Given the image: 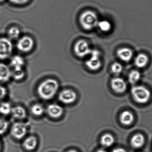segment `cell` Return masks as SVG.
<instances>
[{
    "instance_id": "6da1fadb",
    "label": "cell",
    "mask_w": 152,
    "mask_h": 152,
    "mask_svg": "<svg viewBox=\"0 0 152 152\" xmlns=\"http://www.w3.org/2000/svg\"><path fill=\"white\" fill-rule=\"evenodd\" d=\"M59 88V84L56 80L47 79L39 85L37 89L39 96L44 100H49L56 94Z\"/></svg>"
},
{
    "instance_id": "7a4b0ae2",
    "label": "cell",
    "mask_w": 152,
    "mask_h": 152,
    "mask_svg": "<svg viewBox=\"0 0 152 152\" xmlns=\"http://www.w3.org/2000/svg\"><path fill=\"white\" fill-rule=\"evenodd\" d=\"M80 24L84 30L91 31L97 26L99 20L96 13L91 10L83 12L79 18Z\"/></svg>"
},
{
    "instance_id": "3957f363",
    "label": "cell",
    "mask_w": 152,
    "mask_h": 152,
    "mask_svg": "<svg viewBox=\"0 0 152 152\" xmlns=\"http://www.w3.org/2000/svg\"><path fill=\"white\" fill-rule=\"evenodd\" d=\"M131 94L134 101L140 104L147 103L151 97L149 90L141 85L133 86L131 89Z\"/></svg>"
},
{
    "instance_id": "277c9868",
    "label": "cell",
    "mask_w": 152,
    "mask_h": 152,
    "mask_svg": "<svg viewBox=\"0 0 152 152\" xmlns=\"http://www.w3.org/2000/svg\"><path fill=\"white\" fill-rule=\"evenodd\" d=\"M13 45L10 39L0 38V59H6L12 55Z\"/></svg>"
},
{
    "instance_id": "5b68a950",
    "label": "cell",
    "mask_w": 152,
    "mask_h": 152,
    "mask_svg": "<svg viewBox=\"0 0 152 152\" xmlns=\"http://www.w3.org/2000/svg\"><path fill=\"white\" fill-rule=\"evenodd\" d=\"M74 51L76 56L80 58H83L90 55L91 50L86 41L81 39L75 42L74 47Z\"/></svg>"
},
{
    "instance_id": "8992f818",
    "label": "cell",
    "mask_w": 152,
    "mask_h": 152,
    "mask_svg": "<svg viewBox=\"0 0 152 152\" xmlns=\"http://www.w3.org/2000/svg\"><path fill=\"white\" fill-rule=\"evenodd\" d=\"M90 55L91 57L86 62V65L88 69L92 71H96L101 66L99 59L100 53L96 50H91Z\"/></svg>"
},
{
    "instance_id": "52a82bcc",
    "label": "cell",
    "mask_w": 152,
    "mask_h": 152,
    "mask_svg": "<svg viewBox=\"0 0 152 152\" xmlns=\"http://www.w3.org/2000/svg\"><path fill=\"white\" fill-rule=\"evenodd\" d=\"M34 43L32 38L25 36L19 39L17 43V48L21 52L28 53L33 48Z\"/></svg>"
},
{
    "instance_id": "ba28073f",
    "label": "cell",
    "mask_w": 152,
    "mask_h": 152,
    "mask_svg": "<svg viewBox=\"0 0 152 152\" xmlns=\"http://www.w3.org/2000/svg\"><path fill=\"white\" fill-rule=\"evenodd\" d=\"M77 97V94L75 91L72 89H65L59 93L58 99L62 103L69 104L75 102Z\"/></svg>"
},
{
    "instance_id": "9c48e42d",
    "label": "cell",
    "mask_w": 152,
    "mask_h": 152,
    "mask_svg": "<svg viewBox=\"0 0 152 152\" xmlns=\"http://www.w3.org/2000/svg\"><path fill=\"white\" fill-rule=\"evenodd\" d=\"M26 133L27 128L24 124L17 122L13 124L11 130V133L15 138L21 139L25 136Z\"/></svg>"
},
{
    "instance_id": "30bf717a",
    "label": "cell",
    "mask_w": 152,
    "mask_h": 152,
    "mask_svg": "<svg viewBox=\"0 0 152 152\" xmlns=\"http://www.w3.org/2000/svg\"><path fill=\"white\" fill-rule=\"evenodd\" d=\"M112 89L117 93H122L126 91L127 84L125 81L119 77L113 78L111 81Z\"/></svg>"
},
{
    "instance_id": "8fae6325",
    "label": "cell",
    "mask_w": 152,
    "mask_h": 152,
    "mask_svg": "<svg viewBox=\"0 0 152 152\" xmlns=\"http://www.w3.org/2000/svg\"><path fill=\"white\" fill-rule=\"evenodd\" d=\"M47 111L49 115L53 118H58L61 117L64 113L62 107L55 104H50L47 107Z\"/></svg>"
},
{
    "instance_id": "7c38bea8",
    "label": "cell",
    "mask_w": 152,
    "mask_h": 152,
    "mask_svg": "<svg viewBox=\"0 0 152 152\" xmlns=\"http://www.w3.org/2000/svg\"><path fill=\"white\" fill-rule=\"evenodd\" d=\"M11 76V72L9 67L3 63H0V82L8 81Z\"/></svg>"
},
{
    "instance_id": "4fadbf2b",
    "label": "cell",
    "mask_w": 152,
    "mask_h": 152,
    "mask_svg": "<svg viewBox=\"0 0 152 152\" xmlns=\"http://www.w3.org/2000/svg\"><path fill=\"white\" fill-rule=\"evenodd\" d=\"M117 55L121 60L128 62L132 58L133 52L131 50L128 48H121L117 50Z\"/></svg>"
},
{
    "instance_id": "5bb4252c",
    "label": "cell",
    "mask_w": 152,
    "mask_h": 152,
    "mask_svg": "<svg viewBox=\"0 0 152 152\" xmlns=\"http://www.w3.org/2000/svg\"><path fill=\"white\" fill-rule=\"evenodd\" d=\"M131 145L135 148H140L145 144V138L142 134H136L132 137L130 141Z\"/></svg>"
},
{
    "instance_id": "9a60e30c",
    "label": "cell",
    "mask_w": 152,
    "mask_h": 152,
    "mask_svg": "<svg viewBox=\"0 0 152 152\" xmlns=\"http://www.w3.org/2000/svg\"><path fill=\"white\" fill-rule=\"evenodd\" d=\"M120 121L124 125L131 124L134 121V116L131 112L125 111L122 112L120 115Z\"/></svg>"
},
{
    "instance_id": "2e32d148",
    "label": "cell",
    "mask_w": 152,
    "mask_h": 152,
    "mask_svg": "<svg viewBox=\"0 0 152 152\" xmlns=\"http://www.w3.org/2000/svg\"><path fill=\"white\" fill-rule=\"evenodd\" d=\"M38 144L37 138L34 136L26 138L24 141L23 147L26 150L31 151L36 148Z\"/></svg>"
},
{
    "instance_id": "e0dca14e",
    "label": "cell",
    "mask_w": 152,
    "mask_h": 152,
    "mask_svg": "<svg viewBox=\"0 0 152 152\" xmlns=\"http://www.w3.org/2000/svg\"><path fill=\"white\" fill-rule=\"evenodd\" d=\"M10 64L15 70L22 69L25 64L24 59L21 56L17 55L12 57Z\"/></svg>"
},
{
    "instance_id": "ac0fdd59",
    "label": "cell",
    "mask_w": 152,
    "mask_h": 152,
    "mask_svg": "<svg viewBox=\"0 0 152 152\" xmlns=\"http://www.w3.org/2000/svg\"><path fill=\"white\" fill-rule=\"evenodd\" d=\"M13 117L16 119H23L26 116V112L25 109L22 106H16L12 108L11 111Z\"/></svg>"
},
{
    "instance_id": "d6986e66",
    "label": "cell",
    "mask_w": 152,
    "mask_h": 152,
    "mask_svg": "<svg viewBox=\"0 0 152 152\" xmlns=\"http://www.w3.org/2000/svg\"><path fill=\"white\" fill-rule=\"evenodd\" d=\"M148 62V57L144 54H140L136 57L135 59V65L139 68H143L147 64Z\"/></svg>"
},
{
    "instance_id": "ffe728a7",
    "label": "cell",
    "mask_w": 152,
    "mask_h": 152,
    "mask_svg": "<svg viewBox=\"0 0 152 152\" xmlns=\"http://www.w3.org/2000/svg\"><path fill=\"white\" fill-rule=\"evenodd\" d=\"M114 142L115 139L114 137L108 133L104 134L100 138V144L105 147L111 146Z\"/></svg>"
},
{
    "instance_id": "44dd1931",
    "label": "cell",
    "mask_w": 152,
    "mask_h": 152,
    "mask_svg": "<svg viewBox=\"0 0 152 152\" xmlns=\"http://www.w3.org/2000/svg\"><path fill=\"white\" fill-rule=\"evenodd\" d=\"M140 73L137 70H132L129 75V81L131 84H135L139 80L140 78Z\"/></svg>"
},
{
    "instance_id": "7402d4cb",
    "label": "cell",
    "mask_w": 152,
    "mask_h": 152,
    "mask_svg": "<svg viewBox=\"0 0 152 152\" xmlns=\"http://www.w3.org/2000/svg\"><path fill=\"white\" fill-rule=\"evenodd\" d=\"M12 108L8 102H2L0 104V113L3 115H8L11 113Z\"/></svg>"
},
{
    "instance_id": "603a6c76",
    "label": "cell",
    "mask_w": 152,
    "mask_h": 152,
    "mask_svg": "<svg viewBox=\"0 0 152 152\" xmlns=\"http://www.w3.org/2000/svg\"><path fill=\"white\" fill-rule=\"evenodd\" d=\"M31 111L33 114L36 116H39L42 115L44 113V108L40 104H35L31 107Z\"/></svg>"
},
{
    "instance_id": "cb8c5ba5",
    "label": "cell",
    "mask_w": 152,
    "mask_h": 152,
    "mask_svg": "<svg viewBox=\"0 0 152 152\" xmlns=\"http://www.w3.org/2000/svg\"><path fill=\"white\" fill-rule=\"evenodd\" d=\"M97 26H98L101 31L104 32H107L111 30L112 25L110 22L107 20H102L99 21Z\"/></svg>"
},
{
    "instance_id": "d4e9b609",
    "label": "cell",
    "mask_w": 152,
    "mask_h": 152,
    "mask_svg": "<svg viewBox=\"0 0 152 152\" xmlns=\"http://www.w3.org/2000/svg\"><path fill=\"white\" fill-rule=\"evenodd\" d=\"M20 33L21 32L19 28L15 26H14L9 30L8 34L10 39H17L20 36Z\"/></svg>"
},
{
    "instance_id": "484cf974",
    "label": "cell",
    "mask_w": 152,
    "mask_h": 152,
    "mask_svg": "<svg viewBox=\"0 0 152 152\" xmlns=\"http://www.w3.org/2000/svg\"><path fill=\"white\" fill-rule=\"evenodd\" d=\"M11 75L13 78L17 80H19L24 78L25 76V72L23 69H19V70H15L11 72Z\"/></svg>"
},
{
    "instance_id": "4316f807",
    "label": "cell",
    "mask_w": 152,
    "mask_h": 152,
    "mask_svg": "<svg viewBox=\"0 0 152 152\" xmlns=\"http://www.w3.org/2000/svg\"><path fill=\"white\" fill-rule=\"evenodd\" d=\"M9 123L7 121L0 118V135L4 134L8 128Z\"/></svg>"
},
{
    "instance_id": "83f0119b",
    "label": "cell",
    "mask_w": 152,
    "mask_h": 152,
    "mask_svg": "<svg viewBox=\"0 0 152 152\" xmlns=\"http://www.w3.org/2000/svg\"><path fill=\"white\" fill-rule=\"evenodd\" d=\"M112 72L115 75L120 74L123 70L122 66L120 63H114L111 66Z\"/></svg>"
},
{
    "instance_id": "f1b7e54d",
    "label": "cell",
    "mask_w": 152,
    "mask_h": 152,
    "mask_svg": "<svg viewBox=\"0 0 152 152\" xmlns=\"http://www.w3.org/2000/svg\"><path fill=\"white\" fill-rule=\"evenodd\" d=\"M11 3L18 5H24L28 3L30 0H9Z\"/></svg>"
},
{
    "instance_id": "f546056e",
    "label": "cell",
    "mask_w": 152,
    "mask_h": 152,
    "mask_svg": "<svg viewBox=\"0 0 152 152\" xmlns=\"http://www.w3.org/2000/svg\"><path fill=\"white\" fill-rule=\"evenodd\" d=\"M7 89L3 86L0 85V100L3 99L7 95Z\"/></svg>"
},
{
    "instance_id": "4dcf8cb0",
    "label": "cell",
    "mask_w": 152,
    "mask_h": 152,
    "mask_svg": "<svg viewBox=\"0 0 152 152\" xmlns=\"http://www.w3.org/2000/svg\"><path fill=\"white\" fill-rule=\"evenodd\" d=\"M113 152H127V151L121 148H115L113 150Z\"/></svg>"
},
{
    "instance_id": "1f68e13d",
    "label": "cell",
    "mask_w": 152,
    "mask_h": 152,
    "mask_svg": "<svg viewBox=\"0 0 152 152\" xmlns=\"http://www.w3.org/2000/svg\"><path fill=\"white\" fill-rule=\"evenodd\" d=\"M96 152H107L105 150H104V149H99Z\"/></svg>"
},
{
    "instance_id": "d6a6232c",
    "label": "cell",
    "mask_w": 152,
    "mask_h": 152,
    "mask_svg": "<svg viewBox=\"0 0 152 152\" xmlns=\"http://www.w3.org/2000/svg\"><path fill=\"white\" fill-rule=\"evenodd\" d=\"M66 152H78L77 151L75 150H70L69 151H67Z\"/></svg>"
},
{
    "instance_id": "836d02e7",
    "label": "cell",
    "mask_w": 152,
    "mask_h": 152,
    "mask_svg": "<svg viewBox=\"0 0 152 152\" xmlns=\"http://www.w3.org/2000/svg\"><path fill=\"white\" fill-rule=\"evenodd\" d=\"M1 143L0 142V150H1Z\"/></svg>"
},
{
    "instance_id": "e575fe53",
    "label": "cell",
    "mask_w": 152,
    "mask_h": 152,
    "mask_svg": "<svg viewBox=\"0 0 152 152\" xmlns=\"http://www.w3.org/2000/svg\"><path fill=\"white\" fill-rule=\"evenodd\" d=\"M4 0H0V2H2V1H3Z\"/></svg>"
}]
</instances>
